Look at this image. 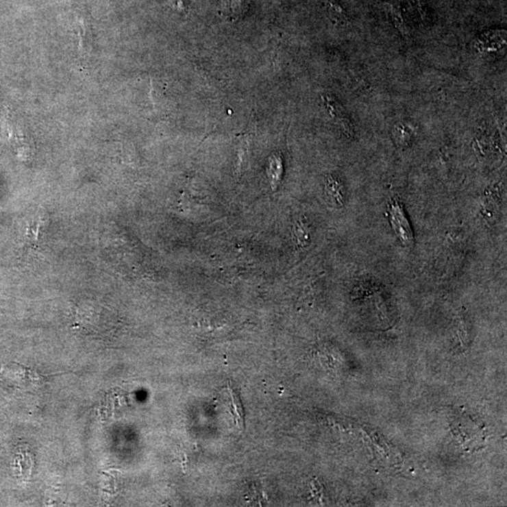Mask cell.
I'll return each mask as SVG.
<instances>
[{"label":"cell","mask_w":507,"mask_h":507,"mask_svg":"<svg viewBox=\"0 0 507 507\" xmlns=\"http://www.w3.org/2000/svg\"><path fill=\"white\" fill-rule=\"evenodd\" d=\"M324 101H325V105L332 118L334 119L337 123L341 124L345 130L351 131V123H349L348 116L345 112L344 108L329 96L324 97Z\"/></svg>","instance_id":"cell-3"},{"label":"cell","mask_w":507,"mask_h":507,"mask_svg":"<svg viewBox=\"0 0 507 507\" xmlns=\"http://www.w3.org/2000/svg\"><path fill=\"white\" fill-rule=\"evenodd\" d=\"M384 9L386 10L388 15H389L390 19L393 25L399 30L400 34L404 37L405 40H410L412 39V34H410V30L409 25L406 23L404 17L401 14V11L395 0H385L384 2Z\"/></svg>","instance_id":"cell-2"},{"label":"cell","mask_w":507,"mask_h":507,"mask_svg":"<svg viewBox=\"0 0 507 507\" xmlns=\"http://www.w3.org/2000/svg\"><path fill=\"white\" fill-rule=\"evenodd\" d=\"M389 219L393 230L400 242L405 247H412L415 243V236H413L409 220L406 217L404 210L399 202L394 201L390 204Z\"/></svg>","instance_id":"cell-1"},{"label":"cell","mask_w":507,"mask_h":507,"mask_svg":"<svg viewBox=\"0 0 507 507\" xmlns=\"http://www.w3.org/2000/svg\"><path fill=\"white\" fill-rule=\"evenodd\" d=\"M281 174H282V161H281L280 156H273L271 157L270 169H269L268 172L273 185L277 184Z\"/></svg>","instance_id":"cell-5"},{"label":"cell","mask_w":507,"mask_h":507,"mask_svg":"<svg viewBox=\"0 0 507 507\" xmlns=\"http://www.w3.org/2000/svg\"><path fill=\"white\" fill-rule=\"evenodd\" d=\"M326 7L328 11L331 12L332 16L336 19H345L347 17L346 12L343 8L334 0H327Z\"/></svg>","instance_id":"cell-7"},{"label":"cell","mask_w":507,"mask_h":507,"mask_svg":"<svg viewBox=\"0 0 507 507\" xmlns=\"http://www.w3.org/2000/svg\"><path fill=\"white\" fill-rule=\"evenodd\" d=\"M230 401L232 404L233 420L240 430L245 428V410H243L242 402H240L239 395L230 386Z\"/></svg>","instance_id":"cell-4"},{"label":"cell","mask_w":507,"mask_h":507,"mask_svg":"<svg viewBox=\"0 0 507 507\" xmlns=\"http://www.w3.org/2000/svg\"><path fill=\"white\" fill-rule=\"evenodd\" d=\"M326 190L327 193H329V196L336 200V202H341V200L343 199L341 185L333 177H329L327 180Z\"/></svg>","instance_id":"cell-6"}]
</instances>
